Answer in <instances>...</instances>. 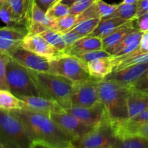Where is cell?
Here are the masks:
<instances>
[{"mask_svg": "<svg viewBox=\"0 0 148 148\" xmlns=\"http://www.w3.org/2000/svg\"><path fill=\"white\" fill-rule=\"evenodd\" d=\"M12 113L23 123L32 141L40 142L58 148H73V139L66 134L49 114L24 108Z\"/></svg>", "mask_w": 148, "mask_h": 148, "instance_id": "6da1fadb", "label": "cell"}, {"mask_svg": "<svg viewBox=\"0 0 148 148\" xmlns=\"http://www.w3.org/2000/svg\"><path fill=\"white\" fill-rule=\"evenodd\" d=\"M132 86L115 81L100 79V101L104 106L111 121L128 119V100Z\"/></svg>", "mask_w": 148, "mask_h": 148, "instance_id": "7a4b0ae2", "label": "cell"}, {"mask_svg": "<svg viewBox=\"0 0 148 148\" xmlns=\"http://www.w3.org/2000/svg\"><path fill=\"white\" fill-rule=\"evenodd\" d=\"M40 95L59 103L63 110L71 104L70 98L75 82L64 77L51 72L27 69Z\"/></svg>", "mask_w": 148, "mask_h": 148, "instance_id": "3957f363", "label": "cell"}, {"mask_svg": "<svg viewBox=\"0 0 148 148\" xmlns=\"http://www.w3.org/2000/svg\"><path fill=\"white\" fill-rule=\"evenodd\" d=\"M33 141L20 120L10 111L0 113V147L30 148Z\"/></svg>", "mask_w": 148, "mask_h": 148, "instance_id": "277c9868", "label": "cell"}, {"mask_svg": "<svg viewBox=\"0 0 148 148\" xmlns=\"http://www.w3.org/2000/svg\"><path fill=\"white\" fill-rule=\"evenodd\" d=\"M7 83L9 90L18 98L40 96L27 68L11 58L7 66Z\"/></svg>", "mask_w": 148, "mask_h": 148, "instance_id": "5b68a950", "label": "cell"}, {"mask_svg": "<svg viewBox=\"0 0 148 148\" xmlns=\"http://www.w3.org/2000/svg\"><path fill=\"white\" fill-rule=\"evenodd\" d=\"M49 72L64 77L74 82L92 79L86 65L76 56L69 55L50 60Z\"/></svg>", "mask_w": 148, "mask_h": 148, "instance_id": "8992f818", "label": "cell"}, {"mask_svg": "<svg viewBox=\"0 0 148 148\" xmlns=\"http://www.w3.org/2000/svg\"><path fill=\"white\" fill-rule=\"evenodd\" d=\"M116 140L111 121L101 124L81 138L72 141L73 148H113Z\"/></svg>", "mask_w": 148, "mask_h": 148, "instance_id": "52a82bcc", "label": "cell"}, {"mask_svg": "<svg viewBox=\"0 0 148 148\" xmlns=\"http://www.w3.org/2000/svg\"><path fill=\"white\" fill-rule=\"evenodd\" d=\"M100 79H92L75 82L71 95L72 105L84 107H92L99 103L98 84Z\"/></svg>", "mask_w": 148, "mask_h": 148, "instance_id": "ba28073f", "label": "cell"}, {"mask_svg": "<svg viewBox=\"0 0 148 148\" xmlns=\"http://www.w3.org/2000/svg\"><path fill=\"white\" fill-rule=\"evenodd\" d=\"M50 118L73 140L81 138L92 131L96 127L89 125L65 111L52 112L49 114Z\"/></svg>", "mask_w": 148, "mask_h": 148, "instance_id": "9c48e42d", "label": "cell"}, {"mask_svg": "<svg viewBox=\"0 0 148 148\" xmlns=\"http://www.w3.org/2000/svg\"><path fill=\"white\" fill-rule=\"evenodd\" d=\"M64 111L75 116L83 122L93 127H98L101 124L111 121L105 107L101 102L92 107H84L70 104Z\"/></svg>", "mask_w": 148, "mask_h": 148, "instance_id": "30bf717a", "label": "cell"}, {"mask_svg": "<svg viewBox=\"0 0 148 148\" xmlns=\"http://www.w3.org/2000/svg\"><path fill=\"white\" fill-rule=\"evenodd\" d=\"M20 26L22 25L0 27V53L10 56L21 46L28 31L26 27Z\"/></svg>", "mask_w": 148, "mask_h": 148, "instance_id": "8fae6325", "label": "cell"}, {"mask_svg": "<svg viewBox=\"0 0 148 148\" xmlns=\"http://www.w3.org/2000/svg\"><path fill=\"white\" fill-rule=\"evenodd\" d=\"M21 47L49 61L64 55L63 52L46 41L40 34L27 33L23 39Z\"/></svg>", "mask_w": 148, "mask_h": 148, "instance_id": "7c38bea8", "label": "cell"}, {"mask_svg": "<svg viewBox=\"0 0 148 148\" xmlns=\"http://www.w3.org/2000/svg\"><path fill=\"white\" fill-rule=\"evenodd\" d=\"M54 19L49 17L45 11L36 4V0H31L26 18V28L28 33L40 34L52 29Z\"/></svg>", "mask_w": 148, "mask_h": 148, "instance_id": "4fadbf2b", "label": "cell"}, {"mask_svg": "<svg viewBox=\"0 0 148 148\" xmlns=\"http://www.w3.org/2000/svg\"><path fill=\"white\" fill-rule=\"evenodd\" d=\"M10 56L11 59L27 69L44 72L49 71L50 61L49 59L26 50L21 46L12 53Z\"/></svg>", "mask_w": 148, "mask_h": 148, "instance_id": "5bb4252c", "label": "cell"}, {"mask_svg": "<svg viewBox=\"0 0 148 148\" xmlns=\"http://www.w3.org/2000/svg\"><path fill=\"white\" fill-rule=\"evenodd\" d=\"M148 69L147 63L136 64L117 71H114L106 77L104 79L107 80L115 81L124 85H131L145 73Z\"/></svg>", "mask_w": 148, "mask_h": 148, "instance_id": "9a60e30c", "label": "cell"}, {"mask_svg": "<svg viewBox=\"0 0 148 148\" xmlns=\"http://www.w3.org/2000/svg\"><path fill=\"white\" fill-rule=\"evenodd\" d=\"M19 98L23 101V108L36 112L49 114L52 112L64 111L60 104L56 101L42 96H24Z\"/></svg>", "mask_w": 148, "mask_h": 148, "instance_id": "2e32d148", "label": "cell"}, {"mask_svg": "<svg viewBox=\"0 0 148 148\" xmlns=\"http://www.w3.org/2000/svg\"><path fill=\"white\" fill-rule=\"evenodd\" d=\"M142 34L143 32L137 29L124 38L116 46L105 50L114 57H119L132 53H134V56L138 55Z\"/></svg>", "mask_w": 148, "mask_h": 148, "instance_id": "e0dca14e", "label": "cell"}, {"mask_svg": "<svg viewBox=\"0 0 148 148\" xmlns=\"http://www.w3.org/2000/svg\"><path fill=\"white\" fill-rule=\"evenodd\" d=\"M87 68L92 78L103 79L115 69V61L113 56L101 57L90 61L87 64Z\"/></svg>", "mask_w": 148, "mask_h": 148, "instance_id": "ac0fdd59", "label": "cell"}, {"mask_svg": "<svg viewBox=\"0 0 148 148\" xmlns=\"http://www.w3.org/2000/svg\"><path fill=\"white\" fill-rule=\"evenodd\" d=\"M101 49H103L102 39L98 37L88 36L79 39L72 45L66 46V49L63 51V53L65 55L76 56L77 54L85 51Z\"/></svg>", "mask_w": 148, "mask_h": 148, "instance_id": "d6986e66", "label": "cell"}, {"mask_svg": "<svg viewBox=\"0 0 148 148\" xmlns=\"http://www.w3.org/2000/svg\"><path fill=\"white\" fill-rule=\"evenodd\" d=\"M116 137L127 136H141L148 139V123L143 124H133L126 119L111 121Z\"/></svg>", "mask_w": 148, "mask_h": 148, "instance_id": "ffe728a7", "label": "cell"}, {"mask_svg": "<svg viewBox=\"0 0 148 148\" xmlns=\"http://www.w3.org/2000/svg\"><path fill=\"white\" fill-rule=\"evenodd\" d=\"M136 20H131L117 27L112 33L102 39L103 49L114 47L120 43L129 34L137 30Z\"/></svg>", "mask_w": 148, "mask_h": 148, "instance_id": "44dd1931", "label": "cell"}, {"mask_svg": "<svg viewBox=\"0 0 148 148\" xmlns=\"http://www.w3.org/2000/svg\"><path fill=\"white\" fill-rule=\"evenodd\" d=\"M148 109V93L132 88L128 100V119Z\"/></svg>", "mask_w": 148, "mask_h": 148, "instance_id": "7402d4cb", "label": "cell"}, {"mask_svg": "<svg viewBox=\"0 0 148 148\" xmlns=\"http://www.w3.org/2000/svg\"><path fill=\"white\" fill-rule=\"evenodd\" d=\"M127 21L129 20L117 17H109L101 19L98 25L90 36L103 39Z\"/></svg>", "mask_w": 148, "mask_h": 148, "instance_id": "603a6c76", "label": "cell"}, {"mask_svg": "<svg viewBox=\"0 0 148 148\" xmlns=\"http://www.w3.org/2000/svg\"><path fill=\"white\" fill-rule=\"evenodd\" d=\"M23 101L9 90L0 89V110L12 112L23 109Z\"/></svg>", "mask_w": 148, "mask_h": 148, "instance_id": "cb8c5ba5", "label": "cell"}, {"mask_svg": "<svg viewBox=\"0 0 148 148\" xmlns=\"http://www.w3.org/2000/svg\"><path fill=\"white\" fill-rule=\"evenodd\" d=\"M17 25L26 27V18L31 0H9Z\"/></svg>", "mask_w": 148, "mask_h": 148, "instance_id": "d4e9b609", "label": "cell"}, {"mask_svg": "<svg viewBox=\"0 0 148 148\" xmlns=\"http://www.w3.org/2000/svg\"><path fill=\"white\" fill-rule=\"evenodd\" d=\"M113 148H148V139L137 135L116 137Z\"/></svg>", "mask_w": 148, "mask_h": 148, "instance_id": "484cf974", "label": "cell"}, {"mask_svg": "<svg viewBox=\"0 0 148 148\" xmlns=\"http://www.w3.org/2000/svg\"><path fill=\"white\" fill-rule=\"evenodd\" d=\"M77 23V15L68 14L64 17L55 19L51 30H56L63 34L70 30Z\"/></svg>", "mask_w": 148, "mask_h": 148, "instance_id": "4316f807", "label": "cell"}, {"mask_svg": "<svg viewBox=\"0 0 148 148\" xmlns=\"http://www.w3.org/2000/svg\"><path fill=\"white\" fill-rule=\"evenodd\" d=\"M101 18H91L77 23L71 30H73L82 37L88 36L95 30L101 22Z\"/></svg>", "mask_w": 148, "mask_h": 148, "instance_id": "83f0119b", "label": "cell"}, {"mask_svg": "<svg viewBox=\"0 0 148 148\" xmlns=\"http://www.w3.org/2000/svg\"><path fill=\"white\" fill-rule=\"evenodd\" d=\"M40 35L46 41L49 42L51 46H53V47H55L61 51L63 52V51L67 46L64 40L63 39L62 33H60L59 32L49 29V30L40 33Z\"/></svg>", "mask_w": 148, "mask_h": 148, "instance_id": "f1b7e54d", "label": "cell"}, {"mask_svg": "<svg viewBox=\"0 0 148 148\" xmlns=\"http://www.w3.org/2000/svg\"><path fill=\"white\" fill-rule=\"evenodd\" d=\"M137 12V4H127L120 3L111 17H121L126 20H135Z\"/></svg>", "mask_w": 148, "mask_h": 148, "instance_id": "f546056e", "label": "cell"}, {"mask_svg": "<svg viewBox=\"0 0 148 148\" xmlns=\"http://www.w3.org/2000/svg\"><path fill=\"white\" fill-rule=\"evenodd\" d=\"M114 61H115V69L114 71H117L136 64L147 63L148 53H141L121 60H115L114 59Z\"/></svg>", "mask_w": 148, "mask_h": 148, "instance_id": "4dcf8cb0", "label": "cell"}, {"mask_svg": "<svg viewBox=\"0 0 148 148\" xmlns=\"http://www.w3.org/2000/svg\"><path fill=\"white\" fill-rule=\"evenodd\" d=\"M111 56V55L107 51H106L105 49H101V50H93L89 51H85L83 52V53L77 54L75 56L78 58L82 63H84L87 66V64L89 62H90V61L98 59V58L108 57V56Z\"/></svg>", "mask_w": 148, "mask_h": 148, "instance_id": "1f68e13d", "label": "cell"}, {"mask_svg": "<svg viewBox=\"0 0 148 148\" xmlns=\"http://www.w3.org/2000/svg\"><path fill=\"white\" fill-rule=\"evenodd\" d=\"M46 14L49 17L54 20L60 18L70 14V7L62 2L56 3L50 7V9L46 12Z\"/></svg>", "mask_w": 148, "mask_h": 148, "instance_id": "d6a6232c", "label": "cell"}, {"mask_svg": "<svg viewBox=\"0 0 148 148\" xmlns=\"http://www.w3.org/2000/svg\"><path fill=\"white\" fill-rule=\"evenodd\" d=\"M0 19L8 26L17 25L9 1H7L0 7Z\"/></svg>", "mask_w": 148, "mask_h": 148, "instance_id": "836d02e7", "label": "cell"}, {"mask_svg": "<svg viewBox=\"0 0 148 148\" xmlns=\"http://www.w3.org/2000/svg\"><path fill=\"white\" fill-rule=\"evenodd\" d=\"M10 56L0 53V89L8 90L7 83V66Z\"/></svg>", "mask_w": 148, "mask_h": 148, "instance_id": "e575fe53", "label": "cell"}, {"mask_svg": "<svg viewBox=\"0 0 148 148\" xmlns=\"http://www.w3.org/2000/svg\"><path fill=\"white\" fill-rule=\"evenodd\" d=\"M97 5H98L101 18L103 19L111 17L116 10V9L117 8L118 4H110L105 2L103 0H98Z\"/></svg>", "mask_w": 148, "mask_h": 148, "instance_id": "d590c367", "label": "cell"}, {"mask_svg": "<svg viewBox=\"0 0 148 148\" xmlns=\"http://www.w3.org/2000/svg\"><path fill=\"white\" fill-rule=\"evenodd\" d=\"M97 0H79L70 6V14L78 15L89 8Z\"/></svg>", "mask_w": 148, "mask_h": 148, "instance_id": "8d00e7d4", "label": "cell"}, {"mask_svg": "<svg viewBox=\"0 0 148 148\" xmlns=\"http://www.w3.org/2000/svg\"><path fill=\"white\" fill-rule=\"evenodd\" d=\"M97 1H98V0H97ZM97 1H95L92 5H91L89 8L87 9L85 11H84L83 12H82L81 14H78L77 23L82 21V20H88V19L101 18L99 11H98V5H97Z\"/></svg>", "mask_w": 148, "mask_h": 148, "instance_id": "74e56055", "label": "cell"}, {"mask_svg": "<svg viewBox=\"0 0 148 148\" xmlns=\"http://www.w3.org/2000/svg\"><path fill=\"white\" fill-rule=\"evenodd\" d=\"M126 121L133 124H143L148 123V109L131 118L126 119Z\"/></svg>", "mask_w": 148, "mask_h": 148, "instance_id": "f35d334b", "label": "cell"}, {"mask_svg": "<svg viewBox=\"0 0 148 148\" xmlns=\"http://www.w3.org/2000/svg\"><path fill=\"white\" fill-rule=\"evenodd\" d=\"M132 88L140 91L148 90V69L133 84Z\"/></svg>", "mask_w": 148, "mask_h": 148, "instance_id": "ab89813d", "label": "cell"}, {"mask_svg": "<svg viewBox=\"0 0 148 148\" xmlns=\"http://www.w3.org/2000/svg\"><path fill=\"white\" fill-rule=\"evenodd\" d=\"M62 35V37L63 39L64 40L65 43H66V46H69V45H72V43H74L75 42H76L77 40H78L79 39L82 38V36L78 34L77 33H76L75 31H74L73 30H69L66 33H63Z\"/></svg>", "mask_w": 148, "mask_h": 148, "instance_id": "60d3db41", "label": "cell"}, {"mask_svg": "<svg viewBox=\"0 0 148 148\" xmlns=\"http://www.w3.org/2000/svg\"><path fill=\"white\" fill-rule=\"evenodd\" d=\"M148 12V0H139L137 3L135 20Z\"/></svg>", "mask_w": 148, "mask_h": 148, "instance_id": "b9f144b4", "label": "cell"}, {"mask_svg": "<svg viewBox=\"0 0 148 148\" xmlns=\"http://www.w3.org/2000/svg\"><path fill=\"white\" fill-rule=\"evenodd\" d=\"M141 53H148V30L143 32L142 34L138 49V54Z\"/></svg>", "mask_w": 148, "mask_h": 148, "instance_id": "7bdbcfd3", "label": "cell"}, {"mask_svg": "<svg viewBox=\"0 0 148 148\" xmlns=\"http://www.w3.org/2000/svg\"><path fill=\"white\" fill-rule=\"evenodd\" d=\"M137 27L141 32H145L148 30V12L143 14L136 20Z\"/></svg>", "mask_w": 148, "mask_h": 148, "instance_id": "ee69618b", "label": "cell"}, {"mask_svg": "<svg viewBox=\"0 0 148 148\" xmlns=\"http://www.w3.org/2000/svg\"><path fill=\"white\" fill-rule=\"evenodd\" d=\"M56 1L57 0H36V2L39 7L46 12Z\"/></svg>", "mask_w": 148, "mask_h": 148, "instance_id": "f6af8a7d", "label": "cell"}, {"mask_svg": "<svg viewBox=\"0 0 148 148\" xmlns=\"http://www.w3.org/2000/svg\"><path fill=\"white\" fill-rule=\"evenodd\" d=\"M30 148H58V147H53V146L45 144V143H40V142L33 141Z\"/></svg>", "mask_w": 148, "mask_h": 148, "instance_id": "bcb514c9", "label": "cell"}, {"mask_svg": "<svg viewBox=\"0 0 148 148\" xmlns=\"http://www.w3.org/2000/svg\"><path fill=\"white\" fill-rule=\"evenodd\" d=\"M79 1V0H60L59 2H62V3H64V4H66V5H68L70 7V6H72V4H74V3H75L76 1ZM55 4H56V3H55Z\"/></svg>", "mask_w": 148, "mask_h": 148, "instance_id": "7dc6e473", "label": "cell"}, {"mask_svg": "<svg viewBox=\"0 0 148 148\" xmlns=\"http://www.w3.org/2000/svg\"><path fill=\"white\" fill-rule=\"evenodd\" d=\"M139 0H123L122 4H137V1Z\"/></svg>", "mask_w": 148, "mask_h": 148, "instance_id": "c3c4849f", "label": "cell"}, {"mask_svg": "<svg viewBox=\"0 0 148 148\" xmlns=\"http://www.w3.org/2000/svg\"><path fill=\"white\" fill-rule=\"evenodd\" d=\"M9 0H0V7H1L2 4H4V3H6L7 1H8Z\"/></svg>", "mask_w": 148, "mask_h": 148, "instance_id": "681fc988", "label": "cell"}, {"mask_svg": "<svg viewBox=\"0 0 148 148\" xmlns=\"http://www.w3.org/2000/svg\"><path fill=\"white\" fill-rule=\"evenodd\" d=\"M143 92H146V93H148V90H145V91H143Z\"/></svg>", "mask_w": 148, "mask_h": 148, "instance_id": "f907efd6", "label": "cell"}, {"mask_svg": "<svg viewBox=\"0 0 148 148\" xmlns=\"http://www.w3.org/2000/svg\"><path fill=\"white\" fill-rule=\"evenodd\" d=\"M60 1V0H57V1H56V2H55V3H56V2H58V1ZM55 3H54V4H55Z\"/></svg>", "mask_w": 148, "mask_h": 148, "instance_id": "816d5d0a", "label": "cell"}, {"mask_svg": "<svg viewBox=\"0 0 148 148\" xmlns=\"http://www.w3.org/2000/svg\"><path fill=\"white\" fill-rule=\"evenodd\" d=\"M0 113H1V110H0Z\"/></svg>", "mask_w": 148, "mask_h": 148, "instance_id": "f5cc1de1", "label": "cell"}, {"mask_svg": "<svg viewBox=\"0 0 148 148\" xmlns=\"http://www.w3.org/2000/svg\"><path fill=\"white\" fill-rule=\"evenodd\" d=\"M59 1H58V2H59ZM56 3H57V2H56Z\"/></svg>", "mask_w": 148, "mask_h": 148, "instance_id": "db71d44e", "label": "cell"}]
</instances>
